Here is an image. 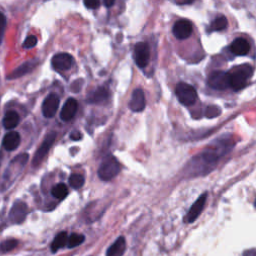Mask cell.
<instances>
[{
    "instance_id": "cell-1",
    "label": "cell",
    "mask_w": 256,
    "mask_h": 256,
    "mask_svg": "<svg viewBox=\"0 0 256 256\" xmlns=\"http://www.w3.org/2000/svg\"><path fill=\"white\" fill-rule=\"evenodd\" d=\"M229 74V86L232 87L234 90H240L244 88L249 78L253 74L252 66L244 64L241 66H237Z\"/></svg>"
},
{
    "instance_id": "cell-2",
    "label": "cell",
    "mask_w": 256,
    "mask_h": 256,
    "mask_svg": "<svg viewBox=\"0 0 256 256\" xmlns=\"http://www.w3.org/2000/svg\"><path fill=\"white\" fill-rule=\"evenodd\" d=\"M119 172H120V164L112 155L107 156L101 162L98 168V176L101 180L104 181L113 179Z\"/></svg>"
},
{
    "instance_id": "cell-3",
    "label": "cell",
    "mask_w": 256,
    "mask_h": 256,
    "mask_svg": "<svg viewBox=\"0 0 256 256\" xmlns=\"http://www.w3.org/2000/svg\"><path fill=\"white\" fill-rule=\"evenodd\" d=\"M175 93L180 103L185 106L193 105L197 99V92L195 88L184 82H181L177 85L175 88Z\"/></svg>"
},
{
    "instance_id": "cell-4",
    "label": "cell",
    "mask_w": 256,
    "mask_h": 256,
    "mask_svg": "<svg viewBox=\"0 0 256 256\" xmlns=\"http://www.w3.org/2000/svg\"><path fill=\"white\" fill-rule=\"evenodd\" d=\"M133 58L138 67L145 68L150 60V48L147 43L139 42L134 46Z\"/></svg>"
},
{
    "instance_id": "cell-5",
    "label": "cell",
    "mask_w": 256,
    "mask_h": 256,
    "mask_svg": "<svg viewBox=\"0 0 256 256\" xmlns=\"http://www.w3.org/2000/svg\"><path fill=\"white\" fill-rule=\"evenodd\" d=\"M55 138H56V133L55 132H51L46 136L45 139L42 142V144L40 145V147L36 151L35 155H34V158L32 161V165L34 167H37L42 162V160L45 158V156L47 155V153L50 150L51 146H52V144L54 143Z\"/></svg>"
},
{
    "instance_id": "cell-6",
    "label": "cell",
    "mask_w": 256,
    "mask_h": 256,
    "mask_svg": "<svg viewBox=\"0 0 256 256\" xmlns=\"http://www.w3.org/2000/svg\"><path fill=\"white\" fill-rule=\"evenodd\" d=\"M209 86L216 90H224L229 87V74L224 71H214L207 79Z\"/></svg>"
},
{
    "instance_id": "cell-7",
    "label": "cell",
    "mask_w": 256,
    "mask_h": 256,
    "mask_svg": "<svg viewBox=\"0 0 256 256\" xmlns=\"http://www.w3.org/2000/svg\"><path fill=\"white\" fill-rule=\"evenodd\" d=\"M206 199H207V193H203L202 195H200L197 198V200L192 204V206L190 207L188 213H187V215L184 219L186 223H192L198 218V216L202 212L204 206H205Z\"/></svg>"
},
{
    "instance_id": "cell-8",
    "label": "cell",
    "mask_w": 256,
    "mask_h": 256,
    "mask_svg": "<svg viewBox=\"0 0 256 256\" xmlns=\"http://www.w3.org/2000/svg\"><path fill=\"white\" fill-rule=\"evenodd\" d=\"M27 205L22 201H16L9 212V219L12 223H22L27 215Z\"/></svg>"
},
{
    "instance_id": "cell-9",
    "label": "cell",
    "mask_w": 256,
    "mask_h": 256,
    "mask_svg": "<svg viewBox=\"0 0 256 256\" xmlns=\"http://www.w3.org/2000/svg\"><path fill=\"white\" fill-rule=\"evenodd\" d=\"M58 106H59V97L54 93L49 94L45 98V100L43 101V104H42L43 116L46 118L54 117L57 112Z\"/></svg>"
},
{
    "instance_id": "cell-10",
    "label": "cell",
    "mask_w": 256,
    "mask_h": 256,
    "mask_svg": "<svg viewBox=\"0 0 256 256\" xmlns=\"http://www.w3.org/2000/svg\"><path fill=\"white\" fill-rule=\"evenodd\" d=\"M51 63H52L54 69L58 71H65L70 69V67L73 63V58L68 53H59L52 57Z\"/></svg>"
},
{
    "instance_id": "cell-11",
    "label": "cell",
    "mask_w": 256,
    "mask_h": 256,
    "mask_svg": "<svg viewBox=\"0 0 256 256\" xmlns=\"http://www.w3.org/2000/svg\"><path fill=\"white\" fill-rule=\"evenodd\" d=\"M192 25L188 20H178L177 22H175L172 32H173V35L177 38V39H186L188 38L191 33H192Z\"/></svg>"
},
{
    "instance_id": "cell-12",
    "label": "cell",
    "mask_w": 256,
    "mask_h": 256,
    "mask_svg": "<svg viewBox=\"0 0 256 256\" xmlns=\"http://www.w3.org/2000/svg\"><path fill=\"white\" fill-rule=\"evenodd\" d=\"M146 105L145 95L142 89H135L132 93L131 100L129 102V107L134 112H141L144 110Z\"/></svg>"
},
{
    "instance_id": "cell-13",
    "label": "cell",
    "mask_w": 256,
    "mask_h": 256,
    "mask_svg": "<svg viewBox=\"0 0 256 256\" xmlns=\"http://www.w3.org/2000/svg\"><path fill=\"white\" fill-rule=\"evenodd\" d=\"M78 108V103L74 98H68L63 105L60 117L63 121H70L74 117Z\"/></svg>"
},
{
    "instance_id": "cell-14",
    "label": "cell",
    "mask_w": 256,
    "mask_h": 256,
    "mask_svg": "<svg viewBox=\"0 0 256 256\" xmlns=\"http://www.w3.org/2000/svg\"><path fill=\"white\" fill-rule=\"evenodd\" d=\"M231 52L238 56H244L249 53L250 44L244 38H236L230 45Z\"/></svg>"
},
{
    "instance_id": "cell-15",
    "label": "cell",
    "mask_w": 256,
    "mask_h": 256,
    "mask_svg": "<svg viewBox=\"0 0 256 256\" xmlns=\"http://www.w3.org/2000/svg\"><path fill=\"white\" fill-rule=\"evenodd\" d=\"M126 250V241L123 236L118 237L115 242L109 246L106 256H123Z\"/></svg>"
},
{
    "instance_id": "cell-16",
    "label": "cell",
    "mask_w": 256,
    "mask_h": 256,
    "mask_svg": "<svg viewBox=\"0 0 256 256\" xmlns=\"http://www.w3.org/2000/svg\"><path fill=\"white\" fill-rule=\"evenodd\" d=\"M19 144H20V135L17 132L12 131L4 136L2 145L7 151L15 150L19 146Z\"/></svg>"
},
{
    "instance_id": "cell-17",
    "label": "cell",
    "mask_w": 256,
    "mask_h": 256,
    "mask_svg": "<svg viewBox=\"0 0 256 256\" xmlns=\"http://www.w3.org/2000/svg\"><path fill=\"white\" fill-rule=\"evenodd\" d=\"M19 123V115L15 111H8L3 118V125L7 130L15 128Z\"/></svg>"
},
{
    "instance_id": "cell-18",
    "label": "cell",
    "mask_w": 256,
    "mask_h": 256,
    "mask_svg": "<svg viewBox=\"0 0 256 256\" xmlns=\"http://www.w3.org/2000/svg\"><path fill=\"white\" fill-rule=\"evenodd\" d=\"M36 63L34 61H29V62H26L24 64H22L21 66H19L17 69H15L9 76L8 78L9 79H14V78H18V77H21L23 76L24 74L30 72L34 67H35Z\"/></svg>"
},
{
    "instance_id": "cell-19",
    "label": "cell",
    "mask_w": 256,
    "mask_h": 256,
    "mask_svg": "<svg viewBox=\"0 0 256 256\" xmlns=\"http://www.w3.org/2000/svg\"><path fill=\"white\" fill-rule=\"evenodd\" d=\"M108 96H109L108 90L104 87H100L91 94L88 101L91 102V103H103L104 101L108 99Z\"/></svg>"
},
{
    "instance_id": "cell-20",
    "label": "cell",
    "mask_w": 256,
    "mask_h": 256,
    "mask_svg": "<svg viewBox=\"0 0 256 256\" xmlns=\"http://www.w3.org/2000/svg\"><path fill=\"white\" fill-rule=\"evenodd\" d=\"M67 240H68L67 233L64 231L60 232L59 234L56 235L52 244H51V251H52L53 253L57 252L60 248H62L63 246L67 244Z\"/></svg>"
},
{
    "instance_id": "cell-21",
    "label": "cell",
    "mask_w": 256,
    "mask_h": 256,
    "mask_svg": "<svg viewBox=\"0 0 256 256\" xmlns=\"http://www.w3.org/2000/svg\"><path fill=\"white\" fill-rule=\"evenodd\" d=\"M51 194H52L53 197H55L56 199H59V200L64 199L68 194L67 186L63 183L56 184L53 188L51 189Z\"/></svg>"
},
{
    "instance_id": "cell-22",
    "label": "cell",
    "mask_w": 256,
    "mask_h": 256,
    "mask_svg": "<svg viewBox=\"0 0 256 256\" xmlns=\"http://www.w3.org/2000/svg\"><path fill=\"white\" fill-rule=\"evenodd\" d=\"M85 239L84 235L82 234H77V233H73L70 235V237H68V240H67V247L68 248H74L76 246H79L80 244L83 243Z\"/></svg>"
},
{
    "instance_id": "cell-23",
    "label": "cell",
    "mask_w": 256,
    "mask_h": 256,
    "mask_svg": "<svg viewBox=\"0 0 256 256\" xmlns=\"http://www.w3.org/2000/svg\"><path fill=\"white\" fill-rule=\"evenodd\" d=\"M227 25H228V21L226 19V17L220 16L213 20V22L211 23V28L212 30H215V31H221V30H224L227 27Z\"/></svg>"
},
{
    "instance_id": "cell-24",
    "label": "cell",
    "mask_w": 256,
    "mask_h": 256,
    "mask_svg": "<svg viewBox=\"0 0 256 256\" xmlns=\"http://www.w3.org/2000/svg\"><path fill=\"white\" fill-rule=\"evenodd\" d=\"M68 181H69V184H70V186L72 187V188L79 189L83 186V184L85 182V179H84V177L81 174L75 173V174H72L69 177V180H68Z\"/></svg>"
},
{
    "instance_id": "cell-25",
    "label": "cell",
    "mask_w": 256,
    "mask_h": 256,
    "mask_svg": "<svg viewBox=\"0 0 256 256\" xmlns=\"http://www.w3.org/2000/svg\"><path fill=\"white\" fill-rule=\"evenodd\" d=\"M17 244H18V241L15 240V239H7L5 241H3L1 244H0V252L1 253H6L11 251L12 249H14Z\"/></svg>"
},
{
    "instance_id": "cell-26",
    "label": "cell",
    "mask_w": 256,
    "mask_h": 256,
    "mask_svg": "<svg viewBox=\"0 0 256 256\" xmlns=\"http://www.w3.org/2000/svg\"><path fill=\"white\" fill-rule=\"evenodd\" d=\"M36 44H37V38H36V36L30 35V36H28L25 39V41L23 43V47L26 48V49H30V48H33Z\"/></svg>"
},
{
    "instance_id": "cell-27",
    "label": "cell",
    "mask_w": 256,
    "mask_h": 256,
    "mask_svg": "<svg viewBox=\"0 0 256 256\" xmlns=\"http://www.w3.org/2000/svg\"><path fill=\"white\" fill-rule=\"evenodd\" d=\"M5 27H6V18H5V16L0 12V43H1L2 41Z\"/></svg>"
},
{
    "instance_id": "cell-28",
    "label": "cell",
    "mask_w": 256,
    "mask_h": 256,
    "mask_svg": "<svg viewBox=\"0 0 256 256\" xmlns=\"http://www.w3.org/2000/svg\"><path fill=\"white\" fill-rule=\"evenodd\" d=\"M83 2L88 9H96L100 5V0H83Z\"/></svg>"
},
{
    "instance_id": "cell-29",
    "label": "cell",
    "mask_w": 256,
    "mask_h": 256,
    "mask_svg": "<svg viewBox=\"0 0 256 256\" xmlns=\"http://www.w3.org/2000/svg\"><path fill=\"white\" fill-rule=\"evenodd\" d=\"M207 117H215L220 113V110L218 107L216 106H211V107H207Z\"/></svg>"
},
{
    "instance_id": "cell-30",
    "label": "cell",
    "mask_w": 256,
    "mask_h": 256,
    "mask_svg": "<svg viewBox=\"0 0 256 256\" xmlns=\"http://www.w3.org/2000/svg\"><path fill=\"white\" fill-rule=\"evenodd\" d=\"M70 137H71V139H72V140H75V141H77V140H79V139L82 137V135H81V133H80V132H78V131H74V132H72V133H71Z\"/></svg>"
},
{
    "instance_id": "cell-31",
    "label": "cell",
    "mask_w": 256,
    "mask_h": 256,
    "mask_svg": "<svg viewBox=\"0 0 256 256\" xmlns=\"http://www.w3.org/2000/svg\"><path fill=\"white\" fill-rule=\"evenodd\" d=\"M177 4H191L195 0H174Z\"/></svg>"
},
{
    "instance_id": "cell-32",
    "label": "cell",
    "mask_w": 256,
    "mask_h": 256,
    "mask_svg": "<svg viewBox=\"0 0 256 256\" xmlns=\"http://www.w3.org/2000/svg\"><path fill=\"white\" fill-rule=\"evenodd\" d=\"M243 256H256V250H255V248H251L249 250L244 251Z\"/></svg>"
},
{
    "instance_id": "cell-33",
    "label": "cell",
    "mask_w": 256,
    "mask_h": 256,
    "mask_svg": "<svg viewBox=\"0 0 256 256\" xmlns=\"http://www.w3.org/2000/svg\"><path fill=\"white\" fill-rule=\"evenodd\" d=\"M103 1H104L105 6L107 7H111L115 3V0H103Z\"/></svg>"
}]
</instances>
